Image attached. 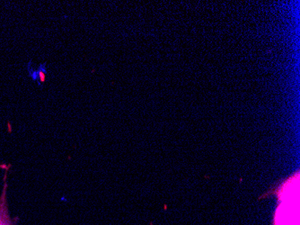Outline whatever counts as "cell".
Returning a JSON list of instances; mask_svg holds the SVG:
<instances>
[{"instance_id": "2", "label": "cell", "mask_w": 300, "mask_h": 225, "mask_svg": "<svg viewBox=\"0 0 300 225\" xmlns=\"http://www.w3.org/2000/svg\"><path fill=\"white\" fill-rule=\"evenodd\" d=\"M29 71V75L30 77L33 79V80H40L41 83H44L46 80V75H47V71L45 68V63L43 65H41L39 69H35V70H32L30 68H28Z\"/></svg>"}, {"instance_id": "1", "label": "cell", "mask_w": 300, "mask_h": 225, "mask_svg": "<svg viewBox=\"0 0 300 225\" xmlns=\"http://www.w3.org/2000/svg\"><path fill=\"white\" fill-rule=\"evenodd\" d=\"M6 187L7 183L5 182L3 192L0 196V225H14L11 222V218L8 214L6 203Z\"/></svg>"}]
</instances>
